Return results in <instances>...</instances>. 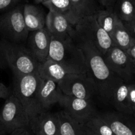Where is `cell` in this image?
Masks as SVG:
<instances>
[{
	"label": "cell",
	"instance_id": "obj_1",
	"mask_svg": "<svg viewBox=\"0 0 135 135\" xmlns=\"http://www.w3.org/2000/svg\"><path fill=\"white\" fill-rule=\"evenodd\" d=\"M76 42L82 50L87 67L97 89V95L104 103H110L111 95L119 77L109 68L103 56L91 42L76 35Z\"/></svg>",
	"mask_w": 135,
	"mask_h": 135
},
{
	"label": "cell",
	"instance_id": "obj_2",
	"mask_svg": "<svg viewBox=\"0 0 135 135\" xmlns=\"http://www.w3.org/2000/svg\"><path fill=\"white\" fill-rule=\"evenodd\" d=\"M48 59L62 64L71 73L88 72L84 52L75 38L52 37Z\"/></svg>",
	"mask_w": 135,
	"mask_h": 135
},
{
	"label": "cell",
	"instance_id": "obj_3",
	"mask_svg": "<svg viewBox=\"0 0 135 135\" xmlns=\"http://www.w3.org/2000/svg\"><path fill=\"white\" fill-rule=\"evenodd\" d=\"M41 78L38 73L13 76L12 93L17 97L27 112L29 120L45 111L39 103L37 92Z\"/></svg>",
	"mask_w": 135,
	"mask_h": 135
},
{
	"label": "cell",
	"instance_id": "obj_4",
	"mask_svg": "<svg viewBox=\"0 0 135 135\" xmlns=\"http://www.w3.org/2000/svg\"><path fill=\"white\" fill-rule=\"evenodd\" d=\"M7 66L13 76L38 73L41 64L34 56L26 44H17L1 39Z\"/></svg>",
	"mask_w": 135,
	"mask_h": 135
},
{
	"label": "cell",
	"instance_id": "obj_5",
	"mask_svg": "<svg viewBox=\"0 0 135 135\" xmlns=\"http://www.w3.org/2000/svg\"><path fill=\"white\" fill-rule=\"evenodd\" d=\"M24 5H18L0 17L2 39L17 44H26L29 31L23 16Z\"/></svg>",
	"mask_w": 135,
	"mask_h": 135
},
{
	"label": "cell",
	"instance_id": "obj_6",
	"mask_svg": "<svg viewBox=\"0 0 135 135\" xmlns=\"http://www.w3.org/2000/svg\"><path fill=\"white\" fill-rule=\"evenodd\" d=\"M75 31L77 37L93 44L103 56L114 45L109 35L97 23L96 14L81 18Z\"/></svg>",
	"mask_w": 135,
	"mask_h": 135
},
{
	"label": "cell",
	"instance_id": "obj_7",
	"mask_svg": "<svg viewBox=\"0 0 135 135\" xmlns=\"http://www.w3.org/2000/svg\"><path fill=\"white\" fill-rule=\"evenodd\" d=\"M0 123L7 134L20 128H29V117L17 97L11 93L0 110Z\"/></svg>",
	"mask_w": 135,
	"mask_h": 135
},
{
	"label": "cell",
	"instance_id": "obj_8",
	"mask_svg": "<svg viewBox=\"0 0 135 135\" xmlns=\"http://www.w3.org/2000/svg\"><path fill=\"white\" fill-rule=\"evenodd\" d=\"M58 84L64 94L78 98L91 100L97 94L95 84L89 72L69 74Z\"/></svg>",
	"mask_w": 135,
	"mask_h": 135
},
{
	"label": "cell",
	"instance_id": "obj_9",
	"mask_svg": "<svg viewBox=\"0 0 135 135\" xmlns=\"http://www.w3.org/2000/svg\"><path fill=\"white\" fill-rule=\"evenodd\" d=\"M103 58L109 68L116 76L127 82L135 81V61L127 52L113 45Z\"/></svg>",
	"mask_w": 135,
	"mask_h": 135
},
{
	"label": "cell",
	"instance_id": "obj_10",
	"mask_svg": "<svg viewBox=\"0 0 135 135\" xmlns=\"http://www.w3.org/2000/svg\"><path fill=\"white\" fill-rule=\"evenodd\" d=\"M58 103L68 115L80 124H85L99 113L90 99L78 98L63 93Z\"/></svg>",
	"mask_w": 135,
	"mask_h": 135
},
{
	"label": "cell",
	"instance_id": "obj_11",
	"mask_svg": "<svg viewBox=\"0 0 135 135\" xmlns=\"http://www.w3.org/2000/svg\"><path fill=\"white\" fill-rule=\"evenodd\" d=\"M51 39V34L46 27L28 34L26 45L41 64L49 58Z\"/></svg>",
	"mask_w": 135,
	"mask_h": 135
},
{
	"label": "cell",
	"instance_id": "obj_12",
	"mask_svg": "<svg viewBox=\"0 0 135 135\" xmlns=\"http://www.w3.org/2000/svg\"><path fill=\"white\" fill-rule=\"evenodd\" d=\"M115 135H135V119L132 115L119 111L99 113Z\"/></svg>",
	"mask_w": 135,
	"mask_h": 135
},
{
	"label": "cell",
	"instance_id": "obj_13",
	"mask_svg": "<svg viewBox=\"0 0 135 135\" xmlns=\"http://www.w3.org/2000/svg\"><path fill=\"white\" fill-rule=\"evenodd\" d=\"M46 27L52 37L62 39L75 38V27L66 17L60 13L49 11L46 17Z\"/></svg>",
	"mask_w": 135,
	"mask_h": 135
},
{
	"label": "cell",
	"instance_id": "obj_14",
	"mask_svg": "<svg viewBox=\"0 0 135 135\" xmlns=\"http://www.w3.org/2000/svg\"><path fill=\"white\" fill-rule=\"evenodd\" d=\"M29 129L35 135H59L58 114L42 111L30 120Z\"/></svg>",
	"mask_w": 135,
	"mask_h": 135
},
{
	"label": "cell",
	"instance_id": "obj_15",
	"mask_svg": "<svg viewBox=\"0 0 135 135\" xmlns=\"http://www.w3.org/2000/svg\"><path fill=\"white\" fill-rule=\"evenodd\" d=\"M62 95L63 93L58 83L49 79L41 78L37 92V98L45 111H47L53 105L59 103Z\"/></svg>",
	"mask_w": 135,
	"mask_h": 135
},
{
	"label": "cell",
	"instance_id": "obj_16",
	"mask_svg": "<svg viewBox=\"0 0 135 135\" xmlns=\"http://www.w3.org/2000/svg\"><path fill=\"white\" fill-rule=\"evenodd\" d=\"M128 85L129 83L119 78L113 90L110 103L117 111L132 115L128 103Z\"/></svg>",
	"mask_w": 135,
	"mask_h": 135
},
{
	"label": "cell",
	"instance_id": "obj_17",
	"mask_svg": "<svg viewBox=\"0 0 135 135\" xmlns=\"http://www.w3.org/2000/svg\"><path fill=\"white\" fill-rule=\"evenodd\" d=\"M25 23L29 32L37 31L46 27V17L43 11L31 4H25L23 9Z\"/></svg>",
	"mask_w": 135,
	"mask_h": 135
},
{
	"label": "cell",
	"instance_id": "obj_18",
	"mask_svg": "<svg viewBox=\"0 0 135 135\" xmlns=\"http://www.w3.org/2000/svg\"><path fill=\"white\" fill-rule=\"evenodd\" d=\"M42 78H46L58 83L63 80L68 74H72L60 64L48 59L42 64L38 71Z\"/></svg>",
	"mask_w": 135,
	"mask_h": 135
},
{
	"label": "cell",
	"instance_id": "obj_19",
	"mask_svg": "<svg viewBox=\"0 0 135 135\" xmlns=\"http://www.w3.org/2000/svg\"><path fill=\"white\" fill-rule=\"evenodd\" d=\"M59 119V135H88L85 124H80L64 110L57 113Z\"/></svg>",
	"mask_w": 135,
	"mask_h": 135
},
{
	"label": "cell",
	"instance_id": "obj_20",
	"mask_svg": "<svg viewBox=\"0 0 135 135\" xmlns=\"http://www.w3.org/2000/svg\"><path fill=\"white\" fill-rule=\"evenodd\" d=\"M110 37L113 42L114 45L124 51H127L129 49L135 40L131 35V34L124 26V23L120 19H119V17Z\"/></svg>",
	"mask_w": 135,
	"mask_h": 135
},
{
	"label": "cell",
	"instance_id": "obj_21",
	"mask_svg": "<svg viewBox=\"0 0 135 135\" xmlns=\"http://www.w3.org/2000/svg\"><path fill=\"white\" fill-rule=\"evenodd\" d=\"M42 4L49 9V11L64 15L74 27L78 22L72 11L70 0H49Z\"/></svg>",
	"mask_w": 135,
	"mask_h": 135
},
{
	"label": "cell",
	"instance_id": "obj_22",
	"mask_svg": "<svg viewBox=\"0 0 135 135\" xmlns=\"http://www.w3.org/2000/svg\"><path fill=\"white\" fill-rule=\"evenodd\" d=\"M72 11L78 21L89 15H94L98 11L95 0H70Z\"/></svg>",
	"mask_w": 135,
	"mask_h": 135
},
{
	"label": "cell",
	"instance_id": "obj_23",
	"mask_svg": "<svg viewBox=\"0 0 135 135\" xmlns=\"http://www.w3.org/2000/svg\"><path fill=\"white\" fill-rule=\"evenodd\" d=\"M113 11L123 23L135 19V4L133 0H117Z\"/></svg>",
	"mask_w": 135,
	"mask_h": 135
},
{
	"label": "cell",
	"instance_id": "obj_24",
	"mask_svg": "<svg viewBox=\"0 0 135 135\" xmlns=\"http://www.w3.org/2000/svg\"><path fill=\"white\" fill-rule=\"evenodd\" d=\"M96 18L99 25L111 35L118 19V17L113 10L107 9L98 10L96 13Z\"/></svg>",
	"mask_w": 135,
	"mask_h": 135
},
{
	"label": "cell",
	"instance_id": "obj_25",
	"mask_svg": "<svg viewBox=\"0 0 135 135\" xmlns=\"http://www.w3.org/2000/svg\"><path fill=\"white\" fill-rule=\"evenodd\" d=\"M85 125L97 135H115L110 126L99 116V113L89 119Z\"/></svg>",
	"mask_w": 135,
	"mask_h": 135
},
{
	"label": "cell",
	"instance_id": "obj_26",
	"mask_svg": "<svg viewBox=\"0 0 135 135\" xmlns=\"http://www.w3.org/2000/svg\"><path fill=\"white\" fill-rule=\"evenodd\" d=\"M128 103L133 115L135 113V81L129 83L128 85Z\"/></svg>",
	"mask_w": 135,
	"mask_h": 135
},
{
	"label": "cell",
	"instance_id": "obj_27",
	"mask_svg": "<svg viewBox=\"0 0 135 135\" xmlns=\"http://www.w3.org/2000/svg\"><path fill=\"white\" fill-rule=\"evenodd\" d=\"M23 0H0V11H9Z\"/></svg>",
	"mask_w": 135,
	"mask_h": 135
},
{
	"label": "cell",
	"instance_id": "obj_28",
	"mask_svg": "<svg viewBox=\"0 0 135 135\" xmlns=\"http://www.w3.org/2000/svg\"><path fill=\"white\" fill-rule=\"evenodd\" d=\"M12 93V91L2 83H0V98L6 99Z\"/></svg>",
	"mask_w": 135,
	"mask_h": 135
},
{
	"label": "cell",
	"instance_id": "obj_29",
	"mask_svg": "<svg viewBox=\"0 0 135 135\" xmlns=\"http://www.w3.org/2000/svg\"><path fill=\"white\" fill-rule=\"evenodd\" d=\"M123 23L128 31L129 33L131 34V35L135 39V19L131 21L124 22Z\"/></svg>",
	"mask_w": 135,
	"mask_h": 135
},
{
	"label": "cell",
	"instance_id": "obj_30",
	"mask_svg": "<svg viewBox=\"0 0 135 135\" xmlns=\"http://www.w3.org/2000/svg\"><path fill=\"white\" fill-rule=\"evenodd\" d=\"M7 66V61L5 56L4 52L2 45V41L0 40V69H5Z\"/></svg>",
	"mask_w": 135,
	"mask_h": 135
},
{
	"label": "cell",
	"instance_id": "obj_31",
	"mask_svg": "<svg viewBox=\"0 0 135 135\" xmlns=\"http://www.w3.org/2000/svg\"><path fill=\"white\" fill-rule=\"evenodd\" d=\"M117 0H99V2L103 7H105L107 9L113 10L114 6Z\"/></svg>",
	"mask_w": 135,
	"mask_h": 135
},
{
	"label": "cell",
	"instance_id": "obj_32",
	"mask_svg": "<svg viewBox=\"0 0 135 135\" xmlns=\"http://www.w3.org/2000/svg\"><path fill=\"white\" fill-rule=\"evenodd\" d=\"M9 135H32V132L29 128H20L14 131Z\"/></svg>",
	"mask_w": 135,
	"mask_h": 135
},
{
	"label": "cell",
	"instance_id": "obj_33",
	"mask_svg": "<svg viewBox=\"0 0 135 135\" xmlns=\"http://www.w3.org/2000/svg\"><path fill=\"white\" fill-rule=\"evenodd\" d=\"M126 52L128 53V54L131 56V58H132L133 60L135 61V40L134 41V42H132V44L131 45V46H130L129 49H128Z\"/></svg>",
	"mask_w": 135,
	"mask_h": 135
},
{
	"label": "cell",
	"instance_id": "obj_34",
	"mask_svg": "<svg viewBox=\"0 0 135 135\" xmlns=\"http://www.w3.org/2000/svg\"><path fill=\"white\" fill-rule=\"evenodd\" d=\"M7 133L6 129L4 128V127H3V125L2 124V123H0V135H6Z\"/></svg>",
	"mask_w": 135,
	"mask_h": 135
},
{
	"label": "cell",
	"instance_id": "obj_35",
	"mask_svg": "<svg viewBox=\"0 0 135 135\" xmlns=\"http://www.w3.org/2000/svg\"><path fill=\"white\" fill-rule=\"evenodd\" d=\"M85 128H86V132H87V134L88 135H97L95 133H94L93 131H91L90 129H89L88 127H85Z\"/></svg>",
	"mask_w": 135,
	"mask_h": 135
},
{
	"label": "cell",
	"instance_id": "obj_36",
	"mask_svg": "<svg viewBox=\"0 0 135 135\" xmlns=\"http://www.w3.org/2000/svg\"><path fill=\"white\" fill-rule=\"evenodd\" d=\"M49 0H35V2L37 3H42L45 2H47Z\"/></svg>",
	"mask_w": 135,
	"mask_h": 135
},
{
	"label": "cell",
	"instance_id": "obj_37",
	"mask_svg": "<svg viewBox=\"0 0 135 135\" xmlns=\"http://www.w3.org/2000/svg\"><path fill=\"white\" fill-rule=\"evenodd\" d=\"M132 116H133V117L134 118V119H135V113L133 114V115H132Z\"/></svg>",
	"mask_w": 135,
	"mask_h": 135
},
{
	"label": "cell",
	"instance_id": "obj_38",
	"mask_svg": "<svg viewBox=\"0 0 135 135\" xmlns=\"http://www.w3.org/2000/svg\"><path fill=\"white\" fill-rule=\"evenodd\" d=\"M133 2H134V4H135V0H133Z\"/></svg>",
	"mask_w": 135,
	"mask_h": 135
}]
</instances>
